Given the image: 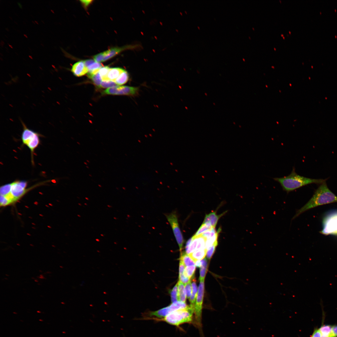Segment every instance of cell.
Returning <instances> with one entry per match:
<instances>
[{"mask_svg": "<svg viewBox=\"0 0 337 337\" xmlns=\"http://www.w3.org/2000/svg\"><path fill=\"white\" fill-rule=\"evenodd\" d=\"M220 229H218L217 233L213 237L206 240L205 244V248L208 249L215 242H217V237L218 233Z\"/></svg>", "mask_w": 337, "mask_h": 337, "instance_id": "603a6c76", "label": "cell"}, {"mask_svg": "<svg viewBox=\"0 0 337 337\" xmlns=\"http://www.w3.org/2000/svg\"><path fill=\"white\" fill-rule=\"evenodd\" d=\"M194 310L190 306L187 308L173 311L159 319L172 325L179 326L185 323L192 322Z\"/></svg>", "mask_w": 337, "mask_h": 337, "instance_id": "277c9868", "label": "cell"}, {"mask_svg": "<svg viewBox=\"0 0 337 337\" xmlns=\"http://www.w3.org/2000/svg\"><path fill=\"white\" fill-rule=\"evenodd\" d=\"M125 70L120 68H110L107 75L108 79L115 82L117 79Z\"/></svg>", "mask_w": 337, "mask_h": 337, "instance_id": "4fadbf2b", "label": "cell"}, {"mask_svg": "<svg viewBox=\"0 0 337 337\" xmlns=\"http://www.w3.org/2000/svg\"><path fill=\"white\" fill-rule=\"evenodd\" d=\"M139 91V88L138 87L117 86L106 89L104 93L108 95L135 96L138 95Z\"/></svg>", "mask_w": 337, "mask_h": 337, "instance_id": "ba28073f", "label": "cell"}, {"mask_svg": "<svg viewBox=\"0 0 337 337\" xmlns=\"http://www.w3.org/2000/svg\"><path fill=\"white\" fill-rule=\"evenodd\" d=\"M195 265L198 267H200L202 266L201 260H198L196 261L195 262Z\"/></svg>", "mask_w": 337, "mask_h": 337, "instance_id": "74e56055", "label": "cell"}, {"mask_svg": "<svg viewBox=\"0 0 337 337\" xmlns=\"http://www.w3.org/2000/svg\"><path fill=\"white\" fill-rule=\"evenodd\" d=\"M195 269V265L186 266L184 272V275L190 279L194 275Z\"/></svg>", "mask_w": 337, "mask_h": 337, "instance_id": "d4e9b609", "label": "cell"}, {"mask_svg": "<svg viewBox=\"0 0 337 337\" xmlns=\"http://www.w3.org/2000/svg\"><path fill=\"white\" fill-rule=\"evenodd\" d=\"M87 75L88 77L91 80L94 84L99 87L102 79L99 72L95 74Z\"/></svg>", "mask_w": 337, "mask_h": 337, "instance_id": "7402d4cb", "label": "cell"}, {"mask_svg": "<svg viewBox=\"0 0 337 337\" xmlns=\"http://www.w3.org/2000/svg\"><path fill=\"white\" fill-rule=\"evenodd\" d=\"M201 260L202 266L200 267V281L204 280V278L206 274L207 268V260L206 258H204Z\"/></svg>", "mask_w": 337, "mask_h": 337, "instance_id": "d6986e66", "label": "cell"}, {"mask_svg": "<svg viewBox=\"0 0 337 337\" xmlns=\"http://www.w3.org/2000/svg\"><path fill=\"white\" fill-rule=\"evenodd\" d=\"M207 251L206 248L199 249L195 251L189 255L195 262L197 260L203 259L206 255Z\"/></svg>", "mask_w": 337, "mask_h": 337, "instance_id": "5bb4252c", "label": "cell"}, {"mask_svg": "<svg viewBox=\"0 0 337 337\" xmlns=\"http://www.w3.org/2000/svg\"><path fill=\"white\" fill-rule=\"evenodd\" d=\"M22 123L23 127L21 135L22 143L30 150L32 162L34 163L33 154L40 144V135L38 133L28 128L23 122Z\"/></svg>", "mask_w": 337, "mask_h": 337, "instance_id": "5b68a950", "label": "cell"}, {"mask_svg": "<svg viewBox=\"0 0 337 337\" xmlns=\"http://www.w3.org/2000/svg\"><path fill=\"white\" fill-rule=\"evenodd\" d=\"M178 300L186 303V294L184 284L179 281L178 283Z\"/></svg>", "mask_w": 337, "mask_h": 337, "instance_id": "9a60e30c", "label": "cell"}, {"mask_svg": "<svg viewBox=\"0 0 337 337\" xmlns=\"http://www.w3.org/2000/svg\"><path fill=\"white\" fill-rule=\"evenodd\" d=\"M283 36V35H281V36Z\"/></svg>", "mask_w": 337, "mask_h": 337, "instance_id": "ab89813d", "label": "cell"}, {"mask_svg": "<svg viewBox=\"0 0 337 337\" xmlns=\"http://www.w3.org/2000/svg\"><path fill=\"white\" fill-rule=\"evenodd\" d=\"M311 337H321V334L319 329H316L314 332Z\"/></svg>", "mask_w": 337, "mask_h": 337, "instance_id": "e575fe53", "label": "cell"}, {"mask_svg": "<svg viewBox=\"0 0 337 337\" xmlns=\"http://www.w3.org/2000/svg\"><path fill=\"white\" fill-rule=\"evenodd\" d=\"M167 219L172 228L173 233L181 252L184 240L179 228L178 217L176 212L166 215Z\"/></svg>", "mask_w": 337, "mask_h": 337, "instance_id": "52a82bcc", "label": "cell"}, {"mask_svg": "<svg viewBox=\"0 0 337 337\" xmlns=\"http://www.w3.org/2000/svg\"><path fill=\"white\" fill-rule=\"evenodd\" d=\"M175 309L173 304L169 306L162 308L158 310L150 312L149 315L154 316L159 318L162 319L165 317L171 312L175 311Z\"/></svg>", "mask_w": 337, "mask_h": 337, "instance_id": "30bf717a", "label": "cell"}, {"mask_svg": "<svg viewBox=\"0 0 337 337\" xmlns=\"http://www.w3.org/2000/svg\"><path fill=\"white\" fill-rule=\"evenodd\" d=\"M273 179L279 183L283 190L289 193L303 186L311 183L321 184L327 179H313L300 175L296 173L295 167H293L291 173L288 175Z\"/></svg>", "mask_w": 337, "mask_h": 337, "instance_id": "7a4b0ae2", "label": "cell"}, {"mask_svg": "<svg viewBox=\"0 0 337 337\" xmlns=\"http://www.w3.org/2000/svg\"><path fill=\"white\" fill-rule=\"evenodd\" d=\"M191 281H192V293L189 298L190 305L191 307L194 309V307L196 300L198 294V287L196 284V281L194 275L192 277Z\"/></svg>", "mask_w": 337, "mask_h": 337, "instance_id": "7c38bea8", "label": "cell"}, {"mask_svg": "<svg viewBox=\"0 0 337 337\" xmlns=\"http://www.w3.org/2000/svg\"><path fill=\"white\" fill-rule=\"evenodd\" d=\"M198 243L196 249L195 250L205 248V244L206 239L200 235L197 237Z\"/></svg>", "mask_w": 337, "mask_h": 337, "instance_id": "83f0119b", "label": "cell"}, {"mask_svg": "<svg viewBox=\"0 0 337 337\" xmlns=\"http://www.w3.org/2000/svg\"><path fill=\"white\" fill-rule=\"evenodd\" d=\"M117 86L118 85L115 82L108 80L102 81L99 87L102 88H110Z\"/></svg>", "mask_w": 337, "mask_h": 337, "instance_id": "f1b7e54d", "label": "cell"}, {"mask_svg": "<svg viewBox=\"0 0 337 337\" xmlns=\"http://www.w3.org/2000/svg\"><path fill=\"white\" fill-rule=\"evenodd\" d=\"M223 214V213L217 215L216 212H212L205 215L203 224H209L213 227L215 228L219 219Z\"/></svg>", "mask_w": 337, "mask_h": 337, "instance_id": "8fae6325", "label": "cell"}, {"mask_svg": "<svg viewBox=\"0 0 337 337\" xmlns=\"http://www.w3.org/2000/svg\"><path fill=\"white\" fill-rule=\"evenodd\" d=\"M80 1L85 7L88 6L92 1V0H81Z\"/></svg>", "mask_w": 337, "mask_h": 337, "instance_id": "8d00e7d4", "label": "cell"}, {"mask_svg": "<svg viewBox=\"0 0 337 337\" xmlns=\"http://www.w3.org/2000/svg\"><path fill=\"white\" fill-rule=\"evenodd\" d=\"M171 300L172 303L178 301V287L177 283L170 291Z\"/></svg>", "mask_w": 337, "mask_h": 337, "instance_id": "484cf974", "label": "cell"}, {"mask_svg": "<svg viewBox=\"0 0 337 337\" xmlns=\"http://www.w3.org/2000/svg\"><path fill=\"white\" fill-rule=\"evenodd\" d=\"M193 237V239L191 244L188 248L185 250L186 253L188 255L195 251L197 247L198 237L194 236Z\"/></svg>", "mask_w": 337, "mask_h": 337, "instance_id": "44dd1931", "label": "cell"}, {"mask_svg": "<svg viewBox=\"0 0 337 337\" xmlns=\"http://www.w3.org/2000/svg\"><path fill=\"white\" fill-rule=\"evenodd\" d=\"M217 245V242L214 243L207 250V257L208 259H210L214 253L215 248Z\"/></svg>", "mask_w": 337, "mask_h": 337, "instance_id": "f546056e", "label": "cell"}, {"mask_svg": "<svg viewBox=\"0 0 337 337\" xmlns=\"http://www.w3.org/2000/svg\"><path fill=\"white\" fill-rule=\"evenodd\" d=\"M204 280L200 281L199 285L197 295L194 306L195 325L202 333V305L204 293Z\"/></svg>", "mask_w": 337, "mask_h": 337, "instance_id": "8992f818", "label": "cell"}, {"mask_svg": "<svg viewBox=\"0 0 337 337\" xmlns=\"http://www.w3.org/2000/svg\"><path fill=\"white\" fill-rule=\"evenodd\" d=\"M212 228L209 224H202L194 236L195 237L200 236L203 233L211 229Z\"/></svg>", "mask_w": 337, "mask_h": 337, "instance_id": "cb8c5ba5", "label": "cell"}, {"mask_svg": "<svg viewBox=\"0 0 337 337\" xmlns=\"http://www.w3.org/2000/svg\"><path fill=\"white\" fill-rule=\"evenodd\" d=\"M337 337V325L332 326L330 337Z\"/></svg>", "mask_w": 337, "mask_h": 337, "instance_id": "836d02e7", "label": "cell"}, {"mask_svg": "<svg viewBox=\"0 0 337 337\" xmlns=\"http://www.w3.org/2000/svg\"><path fill=\"white\" fill-rule=\"evenodd\" d=\"M27 182L25 180H17L4 185L0 188V200L7 205L22 197L28 190L26 189Z\"/></svg>", "mask_w": 337, "mask_h": 337, "instance_id": "3957f363", "label": "cell"}, {"mask_svg": "<svg viewBox=\"0 0 337 337\" xmlns=\"http://www.w3.org/2000/svg\"><path fill=\"white\" fill-rule=\"evenodd\" d=\"M179 281L184 284L187 283L190 280V279L185 276L184 274L179 275Z\"/></svg>", "mask_w": 337, "mask_h": 337, "instance_id": "d6a6232c", "label": "cell"}, {"mask_svg": "<svg viewBox=\"0 0 337 337\" xmlns=\"http://www.w3.org/2000/svg\"><path fill=\"white\" fill-rule=\"evenodd\" d=\"M122 50L123 48L114 47L105 51V56L103 61H105L114 57L119 53Z\"/></svg>", "mask_w": 337, "mask_h": 337, "instance_id": "2e32d148", "label": "cell"}, {"mask_svg": "<svg viewBox=\"0 0 337 337\" xmlns=\"http://www.w3.org/2000/svg\"><path fill=\"white\" fill-rule=\"evenodd\" d=\"M105 52L100 53L94 56V60L96 62L100 63L103 61L105 56Z\"/></svg>", "mask_w": 337, "mask_h": 337, "instance_id": "1f68e13d", "label": "cell"}, {"mask_svg": "<svg viewBox=\"0 0 337 337\" xmlns=\"http://www.w3.org/2000/svg\"><path fill=\"white\" fill-rule=\"evenodd\" d=\"M71 71L75 76H81L88 72V70L85 65L84 61H80L73 65Z\"/></svg>", "mask_w": 337, "mask_h": 337, "instance_id": "9c48e42d", "label": "cell"}, {"mask_svg": "<svg viewBox=\"0 0 337 337\" xmlns=\"http://www.w3.org/2000/svg\"><path fill=\"white\" fill-rule=\"evenodd\" d=\"M110 68L108 66H105L100 69L99 72L102 81L108 80L107 76Z\"/></svg>", "mask_w": 337, "mask_h": 337, "instance_id": "4316f807", "label": "cell"}, {"mask_svg": "<svg viewBox=\"0 0 337 337\" xmlns=\"http://www.w3.org/2000/svg\"><path fill=\"white\" fill-rule=\"evenodd\" d=\"M95 61L93 60H87L84 61V62L85 66L87 67L90 65L94 62Z\"/></svg>", "mask_w": 337, "mask_h": 337, "instance_id": "d590c367", "label": "cell"}, {"mask_svg": "<svg viewBox=\"0 0 337 337\" xmlns=\"http://www.w3.org/2000/svg\"><path fill=\"white\" fill-rule=\"evenodd\" d=\"M191 282V280H190L187 283L184 285L185 286L186 296L188 299H189L191 295L192 288Z\"/></svg>", "mask_w": 337, "mask_h": 337, "instance_id": "4dcf8cb0", "label": "cell"}, {"mask_svg": "<svg viewBox=\"0 0 337 337\" xmlns=\"http://www.w3.org/2000/svg\"><path fill=\"white\" fill-rule=\"evenodd\" d=\"M337 202V197L329 189L325 182L321 184L314 194L304 206L297 210L292 219L311 208L319 206Z\"/></svg>", "mask_w": 337, "mask_h": 337, "instance_id": "6da1fadb", "label": "cell"}, {"mask_svg": "<svg viewBox=\"0 0 337 337\" xmlns=\"http://www.w3.org/2000/svg\"><path fill=\"white\" fill-rule=\"evenodd\" d=\"M40 320V321H43L42 320Z\"/></svg>", "mask_w": 337, "mask_h": 337, "instance_id": "f35d334b", "label": "cell"}, {"mask_svg": "<svg viewBox=\"0 0 337 337\" xmlns=\"http://www.w3.org/2000/svg\"><path fill=\"white\" fill-rule=\"evenodd\" d=\"M180 260L181 261L185 266L195 265V262L189 255L186 253L181 252Z\"/></svg>", "mask_w": 337, "mask_h": 337, "instance_id": "e0dca14e", "label": "cell"}, {"mask_svg": "<svg viewBox=\"0 0 337 337\" xmlns=\"http://www.w3.org/2000/svg\"><path fill=\"white\" fill-rule=\"evenodd\" d=\"M129 78V74L127 71L125 70L117 79L115 82L117 85H122L128 81Z\"/></svg>", "mask_w": 337, "mask_h": 337, "instance_id": "ac0fdd59", "label": "cell"}, {"mask_svg": "<svg viewBox=\"0 0 337 337\" xmlns=\"http://www.w3.org/2000/svg\"><path fill=\"white\" fill-rule=\"evenodd\" d=\"M332 326L330 325H324L321 326L319 330L321 337H330Z\"/></svg>", "mask_w": 337, "mask_h": 337, "instance_id": "ffe728a7", "label": "cell"}]
</instances>
